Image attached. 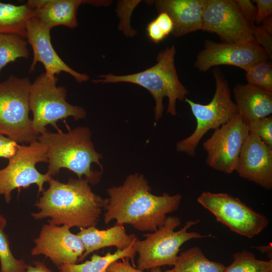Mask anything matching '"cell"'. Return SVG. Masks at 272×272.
<instances>
[{
    "instance_id": "6da1fadb",
    "label": "cell",
    "mask_w": 272,
    "mask_h": 272,
    "mask_svg": "<svg viewBox=\"0 0 272 272\" xmlns=\"http://www.w3.org/2000/svg\"><path fill=\"white\" fill-rule=\"evenodd\" d=\"M104 221L129 224L140 231H156L162 226L167 215L178 210L182 195L151 192L148 181L140 173L128 175L122 184L107 190Z\"/></svg>"
},
{
    "instance_id": "7a4b0ae2",
    "label": "cell",
    "mask_w": 272,
    "mask_h": 272,
    "mask_svg": "<svg viewBox=\"0 0 272 272\" xmlns=\"http://www.w3.org/2000/svg\"><path fill=\"white\" fill-rule=\"evenodd\" d=\"M49 187L42 192L35 206L39 210L31 216L35 220L49 218L48 224L70 228L96 227L105 203V198L95 193L84 178L70 177L66 183L51 177Z\"/></svg>"
},
{
    "instance_id": "3957f363",
    "label": "cell",
    "mask_w": 272,
    "mask_h": 272,
    "mask_svg": "<svg viewBox=\"0 0 272 272\" xmlns=\"http://www.w3.org/2000/svg\"><path fill=\"white\" fill-rule=\"evenodd\" d=\"M57 132L48 130L39 134L37 141L46 147L48 160L46 173L51 177L65 168L75 173L79 179L85 177L90 184H98L102 171L94 170L96 163L102 170L101 154L97 152L92 141V133L88 127L78 126L63 132L58 128Z\"/></svg>"
},
{
    "instance_id": "277c9868",
    "label": "cell",
    "mask_w": 272,
    "mask_h": 272,
    "mask_svg": "<svg viewBox=\"0 0 272 272\" xmlns=\"http://www.w3.org/2000/svg\"><path fill=\"white\" fill-rule=\"evenodd\" d=\"M176 52L174 46L167 47L158 53L157 62L147 70L126 75H100L93 82L104 84L124 82L138 85L148 90L154 99L155 121L163 116L164 110L163 100L165 97L168 98L167 113L175 116L176 101L184 100L189 94L179 81L177 74L174 63Z\"/></svg>"
},
{
    "instance_id": "5b68a950",
    "label": "cell",
    "mask_w": 272,
    "mask_h": 272,
    "mask_svg": "<svg viewBox=\"0 0 272 272\" xmlns=\"http://www.w3.org/2000/svg\"><path fill=\"white\" fill-rule=\"evenodd\" d=\"M199 222V220L188 221L182 228L175 231L181 224L180 218L167 216L164 224L156 231L143 235L145 239L140 240L137 238L133 247L139 254L138 268L143 271L167 265H174L180 247L185 242L193 239L213 237L211 234L188 231Z\"/></svg>"
},
{
    "instance_id": "8992f818",
    "label": "cell",
    "mask_w": 272,
    "mask_h": 272,
    "mask_svg": "<svg viewBox=\"0 0 272 272\" xmlns=\"http://www.w3.org/2000/svg\"><path fill=\"white\" fill-rule=\"evenodd\" d=\"M57 78L43 73L31 83L29 108L33 113L32 128L38 135L51 125L58 129L56 122L72 116L76 120L84 119L86 111L82 107L74 106L66 100L65 87L57 86Z\"/></svg>"
},
{
    "instance_id": "52a82bcc",
    "label": "cell",
    "mask_w": 272,
    "mask_h": 272,
    "mask_svg": "<svg viewBox=\"0 0 272 272\" xmlns=\"http://www.w3.org/2000/svg\"><path fill=\"white\" fill-rule=\"evenodd\" d=\"M213 73L216 81V90L210 102L201 104L187 98L184 100L190 107L196 126L191 135L176 143V150L189 156H195L200 141L209 130L219 128L238 114L237 106L232 100L229 86L225 76L218 67H215Z\"/></svg>"
},
{
    "instance_id": "ba28073f",
    "label": "cell",
    "mask_w": 272,
    "mask_h": 272,
    "mask_svg": "<svg viewBox=\"0 0 272 272\" xmlns=\"http://www.w3.org/2000/svg\"><path fill=\"white\" fill-rule=\"evenodd\" d=\"M31 85L28 78L14 75L0 83V134L17 143L37 141L29 117Z\"/></svg>"
},
{
    "instance_id": "9c48e42d",
    "label": "cell",
    "mask_w": 272,
    "mask_h": 272,
    "mask_svg": "<svg viewBox=\"0 0 272 272\" xmlns=\"http://www.w3.org/2000/svg\"><path fill=\"white\" fill-rule=\"evenodd\" d=\"M40 162H48L44 144L37 141L26 146L18 145L8 165L0 169V195H4L6 203L11 201L12 192L16 189H26L35 184L38 194L44 191V183L52 177L37 170L36 165Z\"/></svg>"
},
{
    "instance_id": "30bf717a",
    "label": "cell",
    "mask_w": 272,
    "mask_h": 272,
    "mask_svg": "<svg viewBox=\"0 0 272 272\" xmlns=\"http://www.w3.org/2000/svg\"><path fill=\"white\" fill-rule=\"evenodd\" d=\"M197 201L210 212L218 222L248 238L258 235L269 224L265 216L255 212L238 197L226 193L204 191Z\"/></svg>"
},
{
    "instance_id": "8fae6325",
    "label": "cell",
    "mask_w": 272,
    "mask_h": 272,
    "mask_svg": "<svg viewBox=\"0 0 272 272\" xmlns=\"http://www.w3.org/2000/svg\"><path fill=\"white\" fill-rule=\"evenodd\" d=\"M249 134L247 124L238 114L215 129L203 143V148L207 153L206 164L216 170L227 174L233 173Z\"/></svg>"
},
{
    "instance_id": "7c38bea8",
    "label": "cell",
    "mask_w": 272,
    "mask_h": 272,
    "mask_svg": "<svg viewBox=\"0 0 272 272\" xmlns=\"http://www.w3.org/2000/svg\"><path fill=\"white\" fill-rule=\"evenodd\" d=\"M201 30L216 34L223 43L255 41L236 0H205Z\"/></svg>"
},
{
    "instance_id": "4fadbf2b",
    "label": "cell",
    "mask_w": 272,
    "mask_h": 272,
    "mask_svg": "<svg viewBox=\"0 0 272 272\" xmlns=\"http://www.w3.org/2000/svg\"><path fill=\"white\" fill-rule=\"evenodd\" d=\"M269 59L266 51L255 41L227 43L207 40L196 56L194 66L203 72L220 65H232L242 69L256 62Z\"/></svg>"
},
{
    "instance_id": "5bb4252c",
    "label": "cell",
    "mask_w": 272,
    "mask_h": 272,
    "mask_svg": "<svg viewBox=\"0 0 272 272\" xmlns=\"http://www.w3.org/2000/svg\"><path fill=\"white\" fill-rule=\"evenodd\" d=\"M70 229L66 225H43L34 240L31 255H44L58 267L77 263L85 252V247L81 238Z\"/></svg>"
},
{
    "instance_id": "9a60e30c",
    "label": "cell",
    "mask_w": 272,
    "mask_h": 272,
    "mask_svg": "<svg viewBox=\"0 0 272 272\" xmlns=\"http://www.w3.org/2000/svg\"><path fill=\"white\" fill-rule=\"evenodd\" d=\"M51 29L43 24L35 16L31 17L26 24V39L31 46L33 57L29 72L35 71L37 62H41L45 73L55 76L61 72L69 74L79 83L87 81L89 77L86 74L78 73L67 65L59 56L51 42Z\"/></svg>"
},
{
    "instance_id": "2e32d148",
    "label": "cell",
    "mask_w": 272,
    "mask_h": 272,
    "mask_svg": "<svg viewBox=\"0 0 272 272\" xmlns=\"http://www.w3.org/2000/svg\"><path fill=\"white\" fill-rule=\"evenodd\" d=\"M235 171L239 176L267 190L272 189V148L249 133L241 149Z\"/></svg>"
},
{
    "instance_id": "e0dca14e",
    "label": "cell",
    "mask_w": 272,
    "mask_h": 272,
    "mask_svg": "<svg viewBox=\"0 0 272 272\" xmlns=\"http://www.w3.org/2000/svg\"><path fill=\"white\" fill-rule=\"evenodd\" d=\"M26 3L33 10L34 16L51 29L59 25L76 27L78 25L76 13L81 4L110 5L109 1L84 0H29Z\"/></svg>"
},
{
    "instance_id": "ac0fdd59",
    "label": "cell",
    "mask_w": 272,
    "mask_h": 272,
    "mask_svg": "<svg viewBox=\"0 0 272 272\" xmlns=\"http://www.w3.org/2000/svg\"><path fill=\"white\" fill-rule=\"evenodd\" d=\"M158 13L165 12L171 18V34L180 37L201 30L205 0H156L153 1Z\"/></svg>"
},
{
    "instance_id": "d6986e66",
    "label": "cell",
    "mask_w": 272,
    "mask_h": 272,
    "mask_svg": "<svg viewBox=\"0 0 272 272\" xmlns=\"http://www.w3.org/2000/svg\"><path fill=\"white\" fill-rule=\"evenodd\" d=\"M233 93L238 114L247 125L271 115L272 94L248 83L236 85Z\"/></svg>"
},
{
    "instance_id": "ffe728a7",
    "label": "cell",
    "mask_w": 272,
    "mask_h": 272,
    "mask_svg": "<svg viewBox=\"0 0 272 272\" xmlns=\"http://www.w3.org/2000/svg\"><path fill=\"white\" fill-rule=\"evenodd\" d=\"M77 234L85 247V252L79 261L84 260L91 253L106 247L114 246L117 249L123 250L137 238L134 234H127L123 225L116 222L114 226L106 230L91 226L81 229Z\"/></svg>"
},
{
    "instance_id": "44dd1931",
    "label": "cell",
    "mask_w": 272,
    "mask_h": 272,
    "mask_svg": "<svg viewBox=\"0 0 272 272\" xmlns=\"http://www.w3.org/2000/svg\"><path fill=\"white\" fill-rule=\"evenodd\" d=\"M33 16L27 3L16 6L0 2V33L15 34L26 39L27 22Z\"/></svg>"
},
{
    "instance_id": "7402d4cb",
    "label": "cell",
    "mask_w": 272,
    "mask_h": 272,
    "mask_svg": "<svg viewBox=\"0 0 272 272\" xmlns=\"http://www.w3.org/2000/svg\"><path fill=\"white\" fill-rule=\"evenodd\" d=\"M133 243L123 250L117 249L114 253L109 251L104 256L93 254L90 260L82 263L62 265L58 267L59 271V272H107V268L111 263L124 258H129L133 265L135 266L134 258L136 251L133 247Z\"/></svg>"
},
{
    "instance_id": "603a6c76",
    "label": "cell",
    "mask_w": 272,
    "mask_h": 272,
    "mask_svg": "<svg viewBox=\"0 0 272 272\" xmlns=\"http://www.w3.org/2000/svg\"><path fill=\"white\" fill-rule=\"evenodd\" d=\"M174 266L175 272H223L226 267L220 262L209 259L197 246L182 252Z\"/></svg>"
},
{
    "instance_id": "cb8c5ba5",
    "label": "cell",
    "mask_w": 272,
    "mask_h": 272,
    "mask_svg": "<svg viewBox=\"0 0 272 272\" xmlns=\"http://www.w3.org/2000/svg\"><path fill=\"white\" fill-rule=\"evenodd\" d=\"M27 41L15 34L0 33V74L8 63L18 58H28Z\"/></svg>"
},
{
    "instance_id": "d4e9b609",
    "label": "cell",
    "mask_w": 272,
    "mask_h": 272,
    "mask_svg": "<svg viewBox=\"0 0 272 272\" xmlns=\"http://www.w3.org/2000/svg\"><path fill=\"white\" fill-rule=\"evenodd\" d=\"M233 257L232 263L223 272H272V259L259 260L254 253L244 250L235 253Z\"/></svg>"
},
{
    "instance_id": "484cf974",
    "label": "cell",
    "mask_w": 272,
    "mask_h": 272,
    "mask_svg": "<svg viewBox=\"0 0 272 272\" xmlns=\"http://www.w3.org/2000/svg\"><path fill=\"white\" fill-rule=\"evenodd\" d=\"M6 225V219L0 214L1 272H25L28 264L23 259H18L13 255L8 236L4 232Z\"/></svg>"
},
{
    "instance_id": "4316f807",
    "label": "cell",
    "mask_w": 272,
    "mask_h": 272,
    "mask_svg": "<svg viewBox=\"0 0 272 272\" xmlns=\"http://www.w3.org/2000/svg\"><path fill=\"white\" fill-rule=\"evenodd\" d=\"M248 84L272 94V65L268 60L256 62L242 69Z\"/></svg>"
},
{
    "instance_id": "83f0119b",
    "label": "cell",
    "mask_w": 272,
    "mask_h": 272,
    "mask_svg": "<svg viewBox=\"0 0 272 272\" xmlns=\"http://www.w3.org/2000/svg\"><path fill=\"white\" fill-rule=\"evenodd\" d=\"M249 133L258 137L267 146L272 148V116L259 119L247 124Z\"/></svg>"
},
{
    "instance_id": "f1b7e54d",
    "label": "cell",
    "mask_w": 272,
    "mask_h": 272,
    "mask_svg": "<svg viewBox=\"0 0 272 272\" xmlns=\"http://www.w3.org/2000/svg\"><path fill=\"white\" fill-rule=\"evenodd\" d=\"M253 36L256 42L267 53L270 59L272 58V34L254 24L250 25Z\"/></svg>"
},
{
    "instance_id": "f546056e",
    "label": "cell",
    "mask_w": 272,
    "mask_h": 272,
    "mask_svg": "<svg viewBox=\"0 0 272 272\" xmlns=\"http://www.w3.org/2000/svg\"><path fill=\"white\" fill-rule=\"evenodd\" d=\"M246 22L249 25L255 24L257 8L249 0H236Z\"/></svg>"
},
{
    "instance_id": "4dcf8cb0",
    "label": "cell",
    "mask_w": 272,
    "mask_h": 272,
    "mask_svg": "<svg viewBox=\"0 0 272 272\" xmlns=\"http://www.w3.org/2000/svg\"><path fill=\"white\" fill-rule=\"evenodd\" d=\"M257 8V15L255 24L260 25L263 20L269 17L272 14L271 0H254Z\"/></svg>"
},
{
    "instance_id": "1f68e13d",
    "label": "cell",
    "mask_w": 272,
    "mask_h": 272,
    "mask_svg": "<svg viewBox=\"0 0 272 272\" xmlns=\"http://www.w3.org/2000/svg\"><path fill=\"white\" fill-rule=\"evenodd\" d=\"M18 146L15 141L0 134V158L10 159L15 153Z\"/></svg>"
},
{
    "instance_id": "d6a6232c",
    "label": "cell",
    "mask_w": 272,
    "mask_h": 272,
    "mask_svg": "<svg viewBox=\"0 0 272 272\" xmlns=\"http://www.w3.org/2000/svg\"><path fill=\"white\" fill-rule=\"evenodd\" d=\"M128 258H124L122 261L117 260L113 262L108 266L107 272H144L132 266Z\"/></svg>"
},
{
    "instance_id": "836d02e7",
    "label": "cell",
    "mask_w": 272,
    "mask_h": 272,
    "mask_svg": "<svg viewBox=\"0 0 272 272\" xmlns=\"http://www.w3.org/2000/svg\"><path fill=\"white\" fill-rule=\"evenodd\" d=\"M154 20L166 36L172 33L173 29V23L167 13L165 12L159 13Z\"/></svg>"
},
{
    "instance_id": "e575fe53",
    "label": "cell",
    "mask_w": 272,
    "mask_h": 272,
    "mask_svg": "<svg viewBox=\"0 0 272 272\" xmlns=\"http://www.w3.org/2000/svg\"><path fill=\"white\" fill-rule=\"evenodd\" d=\"M147 30L150 38L156 43H159L166 37L154 20L148 24Z\"/></svg>"
},
{
    "instance_id": "d590c367",
    "label": "cell",
    "mask_w": 272,
    "mask_h": 272,
    "mask_svg": "<svg viewBox=\"0 0 272 272\" xmlns=\"http://www.w3.org/2000/svg\"><path fill=\"white\" fill-rule=\"evenodd\" d=\"M25 272H52L43 262L35 261L33 265L29 264Z\"/></svg>"
},
{
    "instance_id": "8d00e7d4",
    "label": "cell",
    "mask_w": 272,
    "mask_h": 272,
    "mask_svg": "<svg viewBox=\"0 0 272 272\" xmlns=\"http://www.w3.org/2000/svg\"><path fill=\"white\" fill-rule=\"evenodd\" d=\"M262 29L270 34H272V18L269 16L265 19L259 26Z\"/></svg>"
},
{
    "instance_id": "74e56055",
    "label": "cell",
    "mask_w": 272,
    "mask_h": 272,
    "mask_svg": "<svg viewBox=\"0 0 272 272\" xmlns=\"http://www.w3.org/2000/svg\"><path fill=\"white\" fill-rule=\"evenodd\" d=\"M254 248H256L257 250L261 252L262 253L267 254L268 256H271V245H268L266 246H255Z\"/></svg>"
},
{
    "instance_id": "f35d334b",
    "label": "cell",
    "mask_w": 272,
    "mask_h": 272,
    "mask_svg": "<svg viewBox=\"0 0 272 272\" xmlns=\"http://www.w3.org/2000/svg\"><path fill=\"white\" fill-rule=\"evenodd\" d=\"M151 272H175L174 270V269H171L165 271H162L159 267H156L154 268H152L151 270Z\"/></svg>"
}]
</instances>
